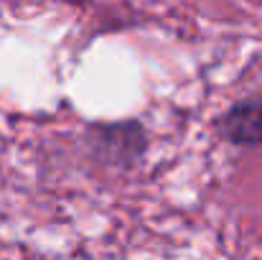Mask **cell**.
<instances>
[{
  "label": "cell",
  "mask_w": 262,
  "mask_h": 260,
  "mask_svg": "<svg viewBox=\"0 0 262 260\" xmlns=\"http://www.w3.org/2000/svg\"><path fill=\"white\" fill-rule=\"evenodd\" d=\"M89 156L104 166L133 169L148 151V133L140 120L97 123L87 128Z\"/></svg>",
  "instance_id": "1"
},
{
  "label": "cell",
  "mask_w": 262,
  "mask_h": 260,
  "mask_svg": "<svg viewBox=\"0 0 262 260\" xmlns=\"http://www.w3.org/2000/svg\"><path fill=\"white\" fill-rule=\"evenodd\" d=\"M216 133L239 148H262V97L237 99L219 120Z\"/></svg>",
  "instance_id": "2"
}]
</instances>
